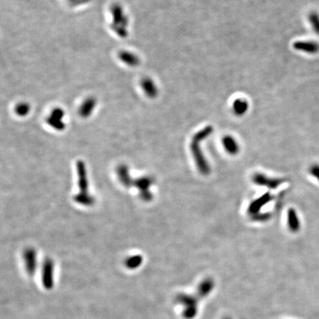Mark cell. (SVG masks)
Listing matches in <instances>:
<instances>
[{
  "label": "cell",
  "mask_w": 319,
  "mask_h": 319,
  "mask_svg": "<svg viewBox=\"0 0 319 319\" xmlns=\"http://www.w3.org/2000/svg\"><path fill=\"white\" fill-rule=\"evenodd\" d=\"M78 187L80 192L75 197V202L82 205L90 206L94 204V198L88 193L89 182L87 175L86 167L84 162H78Z\"/></svg>",
  "instance_id": "obj_1"
},
{
  "label": "cell",
  "mask_w": 319,
  "mask_h": 319,
  "mask_svg": "<svg viewBox=\"0 0 319 319\" xmlns=\"http://www.w3.org/2000/svg\"><path fill=\"white\" fill-rule=\"evenodd\" d=\"M113 17L112 29L122 38L127 37L128 35L129 20L124 8L118 4L113 5L111 8Z\"/></svg>",
  "instance_id": "obj_2"
},
{
  "label": "cell",
  "mask_w": 319,
  "mask_h": 319,
  "mask_svg": "<svg viewBox=\"0 0 319 319\" xmlns=\"http://www.w3.org/2000/svg\"><path fill=\"white\" fill-rule=\"evenodd\" d=\"M198 297L192 294H181L175 301L182 307V314L185 319H194L198 313Z\"/></svg>",
  "instance_id": "obj_3"
},
{
  "label": "cell",
  "mask_w": 319,
  "mask_h": 319,
  "mask_svg": "<svg viewBox=\"0 0 319 319\" xmlns=\"http://www.w3.org/2000/svg\"><path fill=\"white\" fill-rule=\"evenodd\" d=\"M201 141L192 139L191 143V152L194 158L197 169L202 175H207L210 173V166L203 153L201 148Z\"/></svg>",
  "instance_id": "obj_4"
},
{
  "label": "cell",
  "mask_w": 319,
  "mask_h": 319,
  "mask_svg": "<svg viewBox=\"0 0 319 319\" xmlns=\"http://www.w3.org/2000/svg\"><path fill=\"white\" fill-rule=\"evenodd\" d=\"M41 276L43 287L47 291H51L55 285V263L53 259L47 258L43 262Z\"/></svg>",
  "instance_id": "obj_5"
},
{
  "label": "cell",
  "mask_w": 319,
  "mask_h": 319,
  "mask_svg": "<svg viewBox=\"0 0 319 319\" xmlns=\"http://www.w3.org/2000/svg\"><path fill=\"white\" fill-rule=\"evenodd\" d=\"M65 113L61 108H55L50 112V114L47 117V125L50 126L56 131H62L65 130V125L64 121Z\"/></svg>",
  "instance_id": "obj_6"
},
{
  "label": "cell",
  "mask_w": 319,
  "mask_h": 319,
  "mask_svg": "<svg viewBox=\"0 0 319 319\" xmlns=\"http://www.w3.org/2000/svg\"><path fill=\"white\" fill-rule=\"evenodd\" d=\"M153 182V178H150V177H143V178L136 180V187L138 188L140 197L143 201H151L153 197L150 191V188Z\"/></svg>",
  "instance_id": "obj_7"
},
{
  "label": "cell",
  "mask_w": 319,
  "mask_h": 319,
  "mask_svg": "<svg viewBox=\"0 0 319 319\" xmlns=\"http://www.w3.org/2000/svg\"><path fill=\"white\" fill-rule=\"evenodd\" d=\"M24 267L26 271L30 275H33L38 267V256L33 249H27L23 253Z\"/></svg>",
  "instance_id": "obj_8"
},
{
  "label": "cell",
  "mask_w": 319,
  "mask_h": 319,
  "mask_svg": "<svg viewBox=\"0 0 319 319\" xmlns=\"http://www.w3.org/2000/svg\"><path fill=\"white\" fill-rule=\"evenodd\" d=\"M253 181L256 185L265 186L267 188H271V189H275V188H278L283 182V180L271 178L260 173L253 175Z\"/></svg>",
  "instance_id": "obj_9"
},
{
  "label": "cell",
  "mask_w": 319,
  "mask_h": 319,
  "mask_svg": "<svg viewBox=\"0 0 319 319\" xmlns=\"http://www.w3.org/2000/svg\"><path fill=\"white\" fill-rule=\"evenodd\" d=\"M297 51L302 52L307 54L315 55L319 53V44L316 41H297L293 45Z\"/></svg>",
  "instance_id": "obj_10"
},
{
  "label": "cell",
  "mask_w": 319,
  "mask_h": 319,
  "mask_svg": "<svg viewBox=\"0 0 319 319\" xmlns=\"http://www.w3.org/2000/svg\"><path fill=\"white\" fill-rule=\"evenodd\" d=\"M140 87L144 93L148 98H157L159 94L158 86L155 84V81L149 77H145L140 81Z\"/></svg>",
  "instance_id": "obj_11"
},
{
  "label": "cell",
  "mask_w": 319,
  "mask_h": 319,
  "mask_svg": "<svg viewBox=\"0 0 319 319\" xmlns=\"http://www.w3.org/2000/svg\"><path fill=\"white\" fill-rule=\"evenodd\" d=\"M215 282L211 278H206L200 283L197 290V296L200 299L206 298L214 291Z\"/></svg>",
  "instance_id": "obj_12"
},
{
  "label": "cell",
  "mask_w": 319,
  "mask_h": 319,
  "mask_svg": "<svg viewBox=\"0 0 319 319\" xmlns=\"http://www.w3.org/2000/svg\"><path fill=\"white\" fill-rule=\"evenodd\" d=\"M97 100L94 97H88L84 100L83 102L80 105L78 109V113L80 116L83 118H87L92 115L94 110L96 108Z\"/></svg>",
  "instance_id": "obj_13"
},
{
  "label": "cell",
  "mask_w": 319,
  "mask_h": 319,
  "mask_svg": "<svg viewBox=\"0 0 319 319\" xmlns=\"http://www.w3.org/2000/svg\"><path fill=\"white\" fill-rule=\"evenodd\" d=\"M272 197H271V194L269 193H267V194H264L262 197H259V198L256 199V201L252 202L250 204L249 207V214L251 215H252V217H254V216L257 215V214H260L259 211H260L261 208L265 205V204L269 203L271 201Z\"/></svg>",
  "instance_id": "obj_14"
},
{
  "label": "cell",
  "mask_w": 319,
  "mask_h": 319,
  "mask_svg": "<svg viewBox=\"0 0 319 319\" xmlns=\"http://www.w3.org/2000/svg\"><path fill=\"white\" fill-rule=\"evenodd\" d=\"M287 221H288V226L290 230L293 233H297L301 229V221H300L298 213L294 208H290L288 211L287 215Z\"/></svg>",
  "instance_id": "obj_15"
},
{
  "label": "cell",
  "mask_w": 319,
  "mask_h": 319,
  "mask_svg": "<svg viewBox=\"0 0 319 319\" xmlns=\"http://www.w3.org/2000/svg\"><path fill=\"white\" fill-rule=\"evenodd\" d=\"M119 59L123 63L131 68L138 66L140 63V58L137 55L127 50H123L119 53Z\"/></svg>",
  "instance_id": "obj_16"
},
{
  "label": "cell",
  "mask_w": 319,
  "mask_h": 319,
  "mask_svg": "<svg viewBox=\"0 0 319 319\" xmlns=\"http://www.w3.org/2000/svg\"><path fill=\"white\" fill-rule=\"evenodd\" d=\"M223 146L226 149V152L230 155H237L239 152V146L237 141L235 140L234 137L230 136H226L223 137Z\"/></svg>",
  "instance_id": "obj_17"
},
{
  "label": "cell",
  "mask_w": 319,
  "mask_h": 319,
  "mask_svg": "<svg viewBox=\"0 0 319 319\" xmlns=\"http://www.w3.org/2000/svg\"><path fill=\"white\" fill-rule=\"evenodd\" d=\"M249 109V102L244 98H236L233 101V105H232L233 114L235 115L239 116V117L244 115L247 113Z\"/></svg>",
  "instance_id": "obj_18"
},
{
  "label": "cell",
  "mask_w": 319,
  "mask_h": 319,
  "mask_svg": "<svg viewBox=\"0 0 319 319\" xmlns=\"http://www.w3.org/2000/svg\"><path fill=\"white\" fill-rule=\"evenodd\" d=\"M117 172L119 180H120L121 183L124 186L130 187L133 185V181L131 179V177H130V172H129V169L127 166H124V165L119 166Z\"/></svg>",
  "instance_id": "obj_19"
},
{
  "label": "cell",
  "mask_w": 319,
  "mask_h": 319,
  "mask_svg": "<svg viewBox=\"0 0 319 319\" xmlns=\"http://www.w3.org/2000/svg\"><path fill=\"white\" fill-rule=\"evenodd\" d=\"M143 257L140 255L129 256L125 261V265L128 269H137L143 264Z\"/></svg>",
  "instance_id": "obj_20"
},
{
  "label": "cell",
  "mask_w": 319,
  "mask_h": 319,
  "mask_svg": "<svg viewBox=\"0 0 319 319\" xmlns=\"http://www.w3.org/2000/svg\"><path fill=\"white\" fill-rule=\"evenodd\" d=\"M309 23L313 31L319 36V14L316 11H311L308 15Z\"/></svg>",
  "instance_id": "obj_21"
},
{
  "label": "cell",
  "mask_w": 319,
  "mask_h": 319,
  "mask_svg": "<svg viewBox=\"0 0 319 319\" xmlns=\"http://www.w3.org/2000/svg\"><path fill=\"white\" fill-rule=\"evenodd\" d=\"M30 111V106L27 102H20L15 107V113L20 117H25Z\"/></svg>",
  "instance_id": "obj_22"
},
{
  "label": "cell",
  "mask_w": 319,
  "mask_h": 319,
  "mask_svg": "<svg viewBox=\"0 0 319 319\" xmlns=\"http://www.w3.org/2000/svg\"><path fill=\"white\" fill-rule=\"evenodd\" d=\"M309 172L315 179L317 180L319 182V164L314 163V164L311 165L309 169Z\"/></svg>",
  "instance_id": "obj_23"
},
{
  "label": "cell",
  "mask_w": 319,
  "mask_h": 319,
  "mask_svg": "<svg viewBox=\"0 0 319 319\" xmlns=\"http://www.w3.org/2000/svg\"><path fill=\"white\" fill-rule=\"evenodd\" d=\"M232 319L230 317H225L224 319Z\"/></svg>",
  "instance_id": "obj_24"
}]
</instances>
